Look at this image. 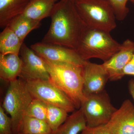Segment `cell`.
Masks as SVG:
<instances>
[{"label": "cell", "mask_w": 134, "mask_h": 134, "mask_svg": "<svg viewBox=\"0 0 134 134\" xmlns=\"http://www.w3.org/2000/svg\"><path fill=\"white\" fill-rule=\"evenodd\" d=\"M86 127L85 117L79 109L68 116L64 123L51 134H79Z\"/></svg>", "instance_id": "cell-16"}, {"label": "cell", "mask_w": 134, "mask_h": 134, "mask_svg": "<svg viewBox=\"0 0 134 134\" xmlns=\"http://www.w3.org/2000/svg\"><path fill=\"white\" fill-rule=\"evenodd\" d=\"M130 1L131 2L132 4L134 5V0H130Z\"/></svg>", "instance_id": "cell-28"}, {"label": "cell", "mask_w": 134, "mask_h": 134, "mask_svg": "<svg viewBox=\"0 0 134 134\" xmlns=\"http://www.w3.org/2000/svg\"><path fill=\"white\" fill-rule=\"evenodd\" d=\"M23 43L15 32L7 26L0 33V54L19 55Z\"/></svg>", "instance_id": "cell-17"}, {"label": "cell", "mask_w": 134, "mask_h": 134, "mask_svg": "<svg viewBox=\"0 0 134 134\" xmlns=\"http://www.w3.org/2000/svg\"><path fill=\"white\" fill-rule=\"evenodd\" d=\"M52 131L46 121L25 115L19 133L29 134H51Z\"/></svg>", "instance_id": "cell-19"}, {"label": "cell", "mask_w": 134, "mask_h": 134, "mask_svg": "<svg viewBox=\"0 0 134 134\" xmlns=\"http://www.w3.org/2000/svg\"><path fill=\"white\" fill-rule=\"evenodd\" d=\"M69 1H71L75 3L76 2L78 1H81V0H69Z\"/></svg>", "instance_id": "cell-27"}, {"label": "cell", "mask_w": 134, "mask_h": 134, "mask_svg": "<svg viewBox=\"0 0 134 134\" xmlns=\"http://www.w3.org/2000/svg\"><path fill=\"white\" fill-rule=\"evenodd\" d=\"M41 21L31 19L22 14L16 17L8 26L23 42L28 34L41 26Z\"/></svg>", "instance_id": "cell-18"}, {"label": "cell", "mask_w": 134, "mask_h": 134, "mask_svg": "<svg viewBox=\"0 0 134 134\" xmlns=\"http://www.w3.org/2000/svg\"><path fill=\"white\" fill-rule=\"evenodd\" d=\"M20 54L23 65L19 77L26 81L50 79V75L44 60L24 43L22 45Z\"/></svg>", "instance_id": "cell-9"}, {"label": "cell", "mask_w": 134, "mask_h": 134, "mask_svg": "<svg viewBox=\"0 0 134 134\" xmlns=\"http://www.w3.org/2000/svg\"><path fill=\"white\" fill-rule=\"evenodd\" d=\"M80 134H112L106 125L98 126L86 127Z\"/></svg>", "instance_id": "cell-24"}, {"label": "cell", "mask_w": 134, "mask_h": 134, "mask_svg": "<svg viewBox=\"0 0 134 134\" xmlns=\"http://www.w3.org/2000/svg\"><path fill=\"white\" fill-rule=\"evenodd\" d=\"M123 76H134V53L132 59L125 67L123 72Z\"/></svg>", "instance_id": "cell-25"}, {"label": "cell", "mask_w": 134, "mask_h": 134, "mask_svg": "<svg viewBox=\"0 0 134 134\" xmlns=\"http://www.w3.org/2000/svg\"><path fill=\"white\" fill-rule=\"evenodd\" d=\"M68 111L59 107L47 104V112L46 121L50 126L52 132L58 129L66 120Z\"/></svg>", "instance_id": "cell-20"}, {"label": "cell", "mask_w": 134, "mask_h": 134, "mask_svg": "<svg viewBox=\"0 0 134 134\" xmlns=\"http://www.w3.org/2000/svg\"><path fill=\"white\" fill-rule=\"evenodd\" d=\"M50 17V28L41 42L76 50L88 28L79 15L75 3L60 0Z\"/></svg>", "instance_id": "cell-1"}, {"label": "cell", "mask_w": 134, "mask_h": 134, "mask_svg": "<svg viewBox=\"0 0 134 134\" xmlns=\"http://www.w3.org/2000/svg\"><path fill=\"white\" fill-rule=\"evenodd\" d=\"M129 90L134 101V80L131 79L128 84Z\"/></svg>", "instance_id": "cell-26"}, {"label": "cell", "mask_w": 134, "mask_h": 134, "mask_svg": "<svg viewBox=\"0 0 134 134\" xmlns=\"http://www.w3.org/2000/svg\"><path fill=\"white\" fill-rule=\"evenodd\" d=\"M75 5L88 29L110 32L116 28V17L109 0H81Z\"/></svg>", "instance_id": "cell-4"}, {"label": "cell", "mask_w": 134, "mask_h": 134, "mask_svg": "<svg viewBox=\"0 0 134 134\" xmlns=\"http://www.w3.org/2000/svg\"><path fill=\"white\" fill-rule=\"evenodd\" d=\"M9 83L2 106L10 115L14 134H18L27 108L34 98L24 79L18 77Z\"/></svg>", "instance_id": "cell-5"}, {"label": "cell", "mask_w": 134, "mask_h": 134, "mask_svg": "<svg viewBox=\"0 0 134 134\" xmlns=\"http://www.w3.org/2000/svg\"><path fill=\"white\" fill-rule=\"evenodd\" d=\"M30 0H0V27L5 28L10 22L23 13Z\"/></svg>", "instance_id": "cell-14"}, {"label": "cell", "mask_w": 134, "mask_h": 134, "mask_svg": "<svg viewBox=\"0 0 134 134\" xmlns=\"http://www.w3.org/2000/svg\"><path fill=\"white\" fill-rule=\"evenodd\" d=\"M58 0H30L22 15L41 21L50 17Z\"/></svg>", "instance_id": "cell-15"}, {"label": "cell", "mask_w": 134, "mask_h": 134, "mask_svg": "<svg viewBox=\"0 0 134 134\" xmlns=\"http://www.w3.org/2000/svg\"><path fill=\"white\" fill-rule=\"evenodd\" d=\"M22 65L19 55L0 54V78L9 82L15 81L21 74Z\"/></svg>", "instance_id": "cell-13"}, {"label": "cell", "mask_w": 134, "mask_h": 134, "mask_svg": "<svg viewBox=\"0 0 134 134\" xmlns=\"http://www.w3.org/2000/svg\"><path fill=\"white\" fill-rule=\"evenodd\" d=\"M47 104L38 99L34 98L27 108L25 115L46 121Z\"/></svg>", "instance_id": "cell-21"}, {"label": "cell", "mask_w": 134, "mask_h": 134, "mask_svg": "<svg viewBox=\"0 0 134 134\" xmlns=\"http://www.w3.org/2000/svg\"><path fill=\"white\" fill-rule=\"evenodd\" d=\"M134 53V42L127 39L121 44L120 49L108 60L102 64L108 72L109 80L116 81L124 76L123 70L132 59Z\"/></svg>", "instance_id": "cell-11"}, {"label": "cell", "mask_w": 134, "mask_h": 134, "mask_svg": "<svg viewBox=\"0 0 134 134\" xmlns=\"http://www.w3.org/2000/svg\"><path fill=\"white\" fill-rule=\"evenodd\" d=\"M82 70L85 96L100 93L104 90L109 76L102 64L86 60L82 67Z\"/></svg>", "instance_id": "cell-10"}, {"label": "cell", "mask_w": 134, "mask_h": 134, "mask_svg": "<svg viewBox=\"0 0 134 134\" xmlns=\"http://www.w3.org/2000/svg\"><path fill=\"white\" fill-rule=\"evenodd\" d=\"M43 59L50 75L49 79L66 94L76 109H80L85 98L83 93L82 67Z\"/></svg>", "instance_id": "cell-2"}, {"label": "cell", "mask_w": 134, "mask_h": 134, "mask_svg": "<svg viewBox=\"0 0 134 134\" xmlns=\"http://www.w3.org/2000/svg\"><path fill=\"white\" fill-rule=\"evenodd\" d=\"M26 83L34 98L63 108L68 113L75 110V107L71 99L50 79L31 80L26 81Z\"/></svg>", "instance_id": "cell-7"}, {"label": "cell", "mask_w": 134, "mask_h": 134, "mask_svg": "<svg viewBox=\"0 0 134 134\" xmlns=\"http://www.w3.org/2000/svg\"><path fill=\"white\" fill-rule=\"evenodd\" d=\"M0 106V134H14L13 128L10 117Z\"/></svg>", "instance_id": "cell-23"}, {"label": "cell", "mask_w": 134, "mask_h": 134, "mask_svg": "<svg viewBox=\"0 0 134 134\" xmlns=\"http://www.w3.org/2000/svg\"><path fill=\"white\" fill-rule=\"evenodd\" d=\"M121 46L110 32L88 28L76 50L84 60L97 58L105 62L116 53Z\"/></svg>", "instance_id": "cell-3"}, {"label": "cell", "mask_w": 134, "mask_h": 134, "mask_svg": "<svg viewBox=\"0 0 134 134\" xmlns=\"http://www.w3.org/2000/svg\"><path fill=\"white\" fill-rule=\"evenodd\" d=\"M30 48L41 58L50 61L82 67L86 61L80 57L76 50L57 45L38 42L31 45Z\"/></svg>", "instance_id": "cell-8"}, {"label": "cell", "mask_w": 134, "mask_h": 134, "mask_svg": "<svg viewBox=\"0 0 134 134\" xmlns=\"http://www.w3.org/2000/svg\"><path fill=\"white\" fill-rule=\"evenodd\" d=\"M112 6L116 19L119 21L125 20L129 12L127 3L130 0H109Z\"/></svg>", "instance_id": "cell-22"}, {"label": "cell", "mask_w": 134, "mask_h": 134, "mask_svg": "<svg viewBox=\"0 0 134 134\" xmlns=\"http://www.w3.org/2000/svg\"><path fill=\"white\" fill-rule=\"evenodd\" d=\"M107 126L112 134H134V105L129 99L123 101Z\"/></svg>", "instance_id": "cell-12"}, {"label": "cell", "mask_w": 134, "mask_h": 134, "mask_svg": "<svg viewBox=\"0 0 134 134\" xmlns=\"http://www.w3.org/2000/svg\"><path fill=\"white\" fill-rule=\"evenodd\" d=\"M18 134H25V133H19Z\"/></svg>", "instance_id": "cell-29"}, {"label": "cell", "mask_w": 134, "mask_h": 134, "mask_svg": "<svg viewBox=\"0 0 134 134\" xmlns=\"http://www.w3.org/2000/svg\"><path fill=\"white\" fill-rule=\"evenodd\" d=\"M85 96L80 109L85 117L87 126L93 127L107 124L117 109L111 103L105 91Z\"/></svg>", "instance_id": "cell-6"}]
</instances>
